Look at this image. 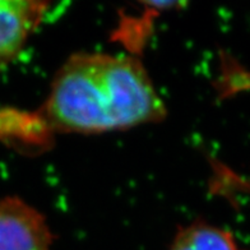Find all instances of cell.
Instances as JSON below:
<instances>
[{"mask_svg":"<svg viewBox=\"0 0 250 250\" xmlns=\"http://www.w3.org/2000/svg\"><path fill=\"white\" fill-rule=\"evenodd\" d=\"M43 111L54 128L74 133L122 130L166 114L139 60L100 53L74 54L62 64Z\"/></svg>","mask_w":250,"mask_h":250,"instance_id":"1","label":"cell"},{"mask_svg":"<svg viewBox=\"0 0 250 250\" xmlns=\"http://www.w3.org/2000/svg\"><path fill=\"white\" fill-rule=\"evenodd\" d=\"M53 239L37 209L17 197L0 199V250H53Z\"/></svg>","mask_w":250,"mask_h":250,"instance_id":"2","label":"cell"},{"mask_svg":"<svg viewBox=\"0 0 250 250\" xmlns=\"http://www.w3.org/2000/svg\"><path fill=\"white\" fill-rule=\"evenodd\" d=\"M47 7L42 1L0 0V70L20 55Z\"/></svg>","mask_w":250,"mask_h":250,"instance_id":"3","label":"cell"},{"mask_svg":"<svg viewBox=\"0 0 250 250\" xmlns=\"http://www.w3.org/2000/svg\"><path fill=\"white\" fill-rule=\"evenodd\" d=\"M170 250H237L230 232L211 225L185 227L176 235Z\"/></svg>","mask_w":250,"mask_h":250,"instance_id":"4","label":"cell"}]
</instances>
